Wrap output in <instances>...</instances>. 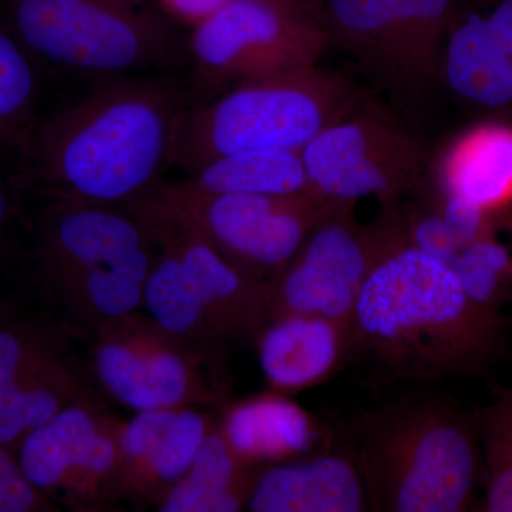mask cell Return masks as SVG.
<instances>
[{
    "mask_svg": "<svg viewBox=\"0 0 512 512\" xmlns=\"http://www.w3.org/2000/svg\"><path fill=\"white\" fill-rule=\"evenodd\" d=\"M510 326L504 313L471 299L447 262L413 247L402 228L357 298L348 366L376 389L483 376L505 356Z\"/></svg>",
    "mask_w": 512,
    "mask_h": 512,
    "instance_id": "2",
    "label": "cell"
},
{
    "mask_svg": "<svg viewBox=\"0 0 512 512\" xmlns=\"http://www.w3.org/2000/svg\"><path fill=\"white\" fill-rule=\"evenodd\" d=\"M43 109L18 157L39 200L124 207L163 181L174 128L190 104L185 73L84 80Z\"/></svg>",
    "mask_w": 512,
    "mask_h": 512,
    "instance_id": "1",
    "label": "cell"
},
{
    "mask_svg": "<svg viewBox=\"0 0 512 512\" xmlns=\"http://www.w3.org/2000/svg\"><path fill=\"white\" fill-rule=\"evenodd\" d=\"M123 426L93 397L83 399L28 434L16 458L33 487L59 510L116 511Z\"/></svg>",
    "mask_w": 512,
    "mask_h": 512,
    "instance_id": "14",
    "label": "cell"
},
{
    "mask_svg": "<svg viewBox=\"0 0 512 512\" xmlns=\"http://www.w3.org/2000/svg\"><path fill=\"white\" fill-rule=\"evenodd\" d=\"M367 94L318 66L242 80L188 104L174 128L168 170L185 175L241 151H301Z\"/></svg>",
    "mask_w": 512,
    "mask_h": 512,
    "instance_id": "6",
    "label": "cell"
},
{
    "mask_svg": "<svg viewBox=\"0 0 512 512\" xmlns=\"http://www.w3.org/2000/svg\"><path fill=\"white\" fill-rule=\"evenodd\" d=\"M220 427L231 447L251 464L274 466L325 453L326 431L298 403L266 393L225 406Z\"/></svg>",
    "mask_w": 512,
    "mask_h": 512,
    "instance_id": "20",
    "label": "cell"
},
{
    "mask_svg": "<svg viewBox=\"0 0 512 512\" xmlns=\"http://www.w3.org/2000/svg\"><path fill=\"white\" fill-rule=\"evenodd\" d=\"M247 510L252 512L369 511L365 484L343 451L262 468Z\"/></svg>",
    "mask_w": 512,
    "mask_h": 512,
    "instance_id": "19",
    "label": "cell"
},
{
    "mask_svg": "<svg viewBox=\"0 0 512 512\" xmlns=\"http://www.w3.org/2000/svg\"><path fill=\"white\" fill-rule=\"evenodd\" d=\"M329 47L318 6L229 0L188 35L190 104L242 80L318 66Z\"/></svg>",
    "mask_w": 512,
    "mask_h": 512,
    "instance_id": "9",
    "label": "cell"
},
{
    "mask_svg": "<svg viewBox=\"0 0 512 512\" xmlns=\"http://www.w3.org/2000/svg\"><path fill=\"white\" fill-rule=\"evenodd\" d=\"M87 339L94 379L134 412L227 406L217 353L178 338L150 315L124 313Z\"/></svg>",
    "mask_w": 512,
    "mask_h": 512,
    "instance_id": "12",
    "label": "cell"
},
{
    "mask_svg": "<svg viewBox=\"0 0 512 512\" xmlns=\"http://www.w3.org/2000/svg\"><path fill=\"white\" fill-rule=\"evenodd\" d=\"M369 511L470 510L481 481L476 414L431 394H407L360 410L340 431Z\"/></svg>",
    "mask_w": 512,
    "mask_h": 512,
    "instance_id": "3",
    "label": "cell"
},
{
    "mask_svg": "<svg viewBox=\"0 0 512 512\" xmlns=\"http://www.w3.org/2000/svg\"><path fill=\"white\" fill-rule=\"evenodd\" d=\"M450 266L474 302L504 313L512 301V255L493 232L467 241Z\"/></svg>",
    "mask_w": 512,
    "mask_h": 512,
    "instance_id": "26",
    "label": "cell"
},
{
    "mask_svg": "<svg viewBox=\"0 0 512 512\" xmlns=\"http://www.w3.org/2000/svg\"><path fill=\"white\" fill-rule=\"evenodd\" d=\"M198 194L291 195L308 191L301 151H241L215 158L173 181Z\"/></svg>",
    "mask_w": 512,
    "mask_h": 512,
    "instance_id": "23",
    "label": "cell"
},
{
    "mask_svg": "<svg viewBox=\"0 0 512 512\" xmlns=\"http://www.w3.org/2000/svg\"><path fill=\"white\" fill-rule=\"evenodd\" d=\"M0 22L46 76L187 73L188 35L156 0H0Z\"/></svg>",
    "mask_w": 512,
    "mask_h": 512,
    "instance_id": "5",
    "label": "cell"
},
{
    "mask_svg": "<svg viewBox=\"0 0 512 512\" xmlns=\"http://www.w3.org/2000/svg\"><path fill=\"white\" fill-rule=\"evenodd\" d=\"M218 419L198 407L138 412L120 439V503L160 505L190 468Z\"/></svg>",
    "mask_w": 512,
    "mask_h": 512,
    "instance_id": "16",
    "label": "cell"
},
{
    "mask_svg": "<svg viewBox=\"0 0 512 512\" xmlns=\"http://www.w3.org/2000/svg\"><path fill=\"white\" fill-rule=\"evenodd\" d=\"M458 0H316L330 46L404 111H419L440 82L444 37Z\"/></svg>",
    "mask_w": 512,
    "mask_h": 512,
    "instance_id": "10",
    "label": "cell"
},
{
    "mask_svg": "<svg viewBox=\"0 0 512 512\" xmlns=\"http://www.w3.org/2000/svg\"><path fill=\"white\" fill-rule=\"evenodd\" d=\"M511 326H512V320H511Z\"/></svg>",
    "mask_w": 512,
    "mask_h": 512,
    "instance_id": "34",
    "label": "cell"
},
{
    "mask_svg": "<svg viewBox=\"0 0 512 512\" xmlns=\"http://www.w3.org/2000/svg\"><path fill=\"white\" fill-rule=\"evenodd\" d=\"M56 511L59 508L25 476L16 454L0 444V512Z\"/></svg>",
    "mask_w": 512,
    "mask_h": 512,
    "instance_id": "29",
    "label": "cell"
},
{
    "mask_svg": "<svg viewBox=\"0 0 512 512\" xmlns=\"http://www.w3.org/2000/svg\"><path fill=\"white\" fill-rule=\"evenodd\" d=\"M262 468L244 460L220 427L207 434L185 476L158 505L161 512H237L247 510Z\"/></svg>",
    "mask_w": 512,
    "mask_h": 512,
    "instance_id": "22",
    "label": "cell"
},
{
    "mask_svg": "<svg viewBox=\"0 0 512 512\" xmlns=\"http://www.w3.org/2000/svg\"><path fill=\"white\" fill-rule=\"evenodd\" d=\"M476 416L484 484L481 510L512 512V384L498 389Z\"/></svg>",
    "mask_w": 512,
    "mask_h": 512,
    "instance_id": "25",
    "label": "cell"
},
{
    "mask_svg": "<svg viewBox=\"0 0 512 512\" xmlns=\"http://www.w3.org/2000/svg\"><path fill=\"white\" fill-rule=\"evenodd\" d=\"M40 201L33 268L63 325L89 338L106 320L138 311L157 254L150 225L123 207Z\"/></svg>",
    "mask_w": 512,
    "mask_h": 512,
    "instance_id": "4",
    "label": "cell"
},
{
    "mask_svg": "<svg viewBox=\"0 0 512 512\" xmlns=\"http://www.w3.org/2000/svg\"><path fill=\"white\" fill-rule=\"evenodd\" d=\"M420 204L402 211L404 235L413 247L426 252L440 261L453 262L467 239L451 227L440 212L423 198L417 197Z\"/></svg>",
    "mask_w": 512,
    "mask_h": 512,
    "instance_id": "28",
    "label": "cell"
},
{
    "mask_svg": "<svg viewBox=\"0 0 512 512\" xmlns=\"http://www.w3.org/2000/svg\"><path fill=\"white\" fill-rule=\"evenodd\" d=\"M308 191L330 205L375 198L399 207L424 187L430 153L419 134L367 94L301 150Z\"/></svg>",
    "mask_w": 512,
    "mask_h": 512,
    "instance_id": "11",
    "label": "cell"
},
{
    "mask_svg": "<svg viewBox=\"0 0 512 512\" xmlns=\"http://www.w3.org/2000/svg\"><path fill=\"white\" fill-rule=\"evenodd\" d=\"M69 332L73 330L64 325L57 329L32 320L0 322V386L50 357L69 352Z\"/></svg>",
    "mask_w": 512,
    "mask_h": 512,
    "instance_id": "27",
    "label": "cell"
},
{
    "mask_svg": "<svg viewBox=\"0 0 512 512\" xmlns=\"http://www.w3.org/2000/svg\"><path fill=\"white\" fill-rule=\"evenodd\" d=\"M165 2L168 5V12L171 9L181 18L192 20L195 25L227 5L229 0H165Z\"/></svg>",
    "mask_w": 512,
    "mask_h": 512,
    "instance_id": "32",
    "label": "cell"
},
{
    "mask_svg": "<svg viewBox=\"0 0 512 512\" xmlns=\"http://www.w3.org/2000/svg\"><path fill=\"white\" fill-rule=\"evenodd\" d=\"M279 2L296 3V5L318 6L316 0H279Z\"/></svg>",
    "mask_w": 512,
    "mask_h": 512,
    "instance_id": "33",
    "label": "cell"
},
{
    "mask_svg": "<svg viewBox=\"0 0 512 512\" xmlns=\"http://www.w3.org/2000/svg\"><path fill=\"white\" fill-rule=\"evenodd\" d=\"M481 10L495 39L512 57V0H487Z\"/></svg>",
    "mask_w": 512,
    "mask_h": 512,
    "instance_id": "31",
    "label": "cell"
},
{
    "mask_svg": "<svg viewBox=\"0 0 512 512\" xmlns=\"http://www.w3.org/2000/svg\"><path fill=\"white\" fill-rule=\"evenodd\" d=\"M419 195L456 205L493 228L512 210V124L483 121L430 154Z\"/></svg>",
    "mask_w": 512,
    "mask_h": 512,
    "instance_id": "15",
    "label": "cell"
},
{
    "mask_svg": "<svg viewBox=\"0 0 512 512\" xmlns=\"http://www.w3.org/2000/svg\"><path fill=\"white\" fill-rule=\"evenodd\" d=\"M90 397L86 375L72 350L30 367L0 386V444L16 453L33 430Z\"/></svg>",
    "mask_w": 512,
    "mask_h": 512,
    "instance_id": "21",
    "label": "cell"
},
{
    "mask_svg": "<svg viewBox=\"0 0 512 512\" xmlns=\"http://www.w3.org/2000/svg\"><path fill=\"white\" fill-rule=\"evenodd\" d=\"M332 207L311 192L198 194L163 180L123 208L190 229L239 271L271 285Z\"/></svg>",
    "mask_w": 512,
    "mask_h": 512,
    "instance_id": "8",
    "label": "cell"
},
{
    "mask_svg": "<svg viewBox=\"0 0 512 512\" xmlns=\"http://www.w3.org/2000/svg\"><path fill=\"white\" fill-rule=\"evenodd\" d=\"M271 392L312 389L348 367L349 325L312 315L271 320L256 342Z\"/></svg>",
    "mask_w": 512,
    "mask_h": 512,
    "instance_id": "17",
    "label": "cell"
},
{
    "mask_svg": "<svg viewBox=\"0 0 512 512\" xmlns=\"http://www.w3.org/2000/svg\"><path fill=\"white\" fill-rule=\"evenodd\" d=\"M440 82L467 106L512 114V57L477 6L457 2L441 47Z\"/></svg>",
    "mask_w": 512,
    "mask_h": 512,
    "instance_id": "18",
    "label": "cell"
},
{
    "mask_svg": "<svg viewBox=\"0 0 512 512\" xmlns=\"http://www.w3.org/2000/svg\"><path fill=\"white\" fill-rule=\"evenodd\" d=\"M133 214L150 225L157 242L144 289L148 315L217 355L228 348H255L271 322V285L239 271L190 229L156 215Z\"/></svg>",
    "mask_w": 512,
    "mask_h": 512,
    "instance_id": "7",
    "label": "cell"
},
{
    "mask_svg": "<svg viewBox=\"0 0 512 512\" xmlns=\"http://www.w3.org/2000/svg\"><path fill=\"white\" fill-rule=\"evenodd\" d=\"M402 228L400 207L383 208L379 220L363 225L355 205H333L271 282V320L312 315L349 325L367 276Z\"/></svg>",
    "mask_w": 512,
    "mask_h": 512,
    "instance_id": "13",
    "label": "cell"
},
{
    "mask_svg": "<svg viewBox=\"0 0 512 512\" xmlns=\"http://www.w3.org/2000/svg\"><path fill=\"white\" fill-rule=\"evenodd\" d=\"M20 194H23V190L19 180L18 161L0 156V241L5 237L13 220Z\"/></svg>",
    "mask_w": 512,
    "mask_h": 512,
    "instance_id": "30",
    "label": "cell"
},
{
    "mask_svg": "<svg viewBox=\"0 0 512 512\" xmlns=\"http://www.w3.org/2000/svg\"><path fill=\"white\" fill-rule=\"evenodd\" d=\"M46 74L0 22V156L18 161L43 109Z\"/></svg>",
    "mask_w": 512,
    "mask_h": 512,
    "instance_id": "24",
    "label": "cell"
}]
</instances>
